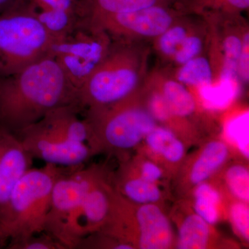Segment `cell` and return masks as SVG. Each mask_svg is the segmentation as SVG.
<instances>
[{"mask_svg":"<svg viewBox=\"0 0 249 249\" xmlns=\"http://www.w3.org/2000/svg\"><path fill=\"white\" fill-rule=\"evenodd\" d=\"M65 106L81 109L76 90L51 55L0 77V124L14 134Z\"/></svg>","mask_w":249,"mask_h":249,"instance_id":"1","label":"cell"},{"mask_svg":"<svg viewBox=\"0 0 249 249\" xmlns=\"http://www.w3.org/2000/svg\"><path fill=\"white\" fill-rule=\"evenodd\" d=\"M150 49L141 41L113 44L78 93L80 108L111 106L142 88L147 76Z\"/></svg>","mask_w":249,"mask_h":249,"instance_id":"2","label":"cell"},{"mask_svg":"<svg viewBox=\"0 0 249 249\" xmlns=\"http://www.w3.org/2000/svg\"><path fill=\"white\" fill-rule=\"evenodd\" d=\"M65 170L46 163L28 170L16 183L0 214V236L6 247L11 239L44 231L54 184Z\"/></svg>","mask_w":249,"mask_h":249,"instance_id":"3","label":"cell"},{"mask_svg":"<svg viewBox=\"0 0 249 249\" xmlns=\"http://www.w3.org/2000/svg\"><path fill=\"white\" fill-rule=\"evenodd\" d=\"M141 89L115 104L88 109L85 121L89 132L88 145L93 154L101 149L123 151L132 148L157 126L148 107L140 106Z\"/></svg>","mask_w":249,"mask_h":249,"instance_id":"4","label":"cell"},{"mask_svg":"<svg viewBox=\"0 0 249 249\" xmlns=\"http://www.w3.org/2000/svg\"><path fill=\"white\" fill-rule=\"evenodd\" d=\"M52 37L21 2L0 13V77L48 55Z\"/></svg>","mask_w":249,"mask_h":249,"instance_id":"5","label":"cell"},{"mask_svg":"<svg viewBox=\"0 0 249 249\" xmlns=\"http://www.w3.org/2000/svg\"><path fill=\"white\" fill-rule=\"evenodd\" d=\"M112 45V37L88 16L65 35L53 39L49 55L78 93Z\"/></svg>","mask_w":249,"mask_h":249,"instance_id":"6","label":"cell"},{"mask_svg":"<svg viewBox=\"0 0 249 249\" xmlns=\"http://www.w3.org/2000/svg\"><path fill=\"white\" fill-rule=\"evenodd\" d=\"M86 186L83 165L68 167L54 184L44 231L66 247L76 249L82 238L80 213Z\"/></svg>","mask_w":249,"mask_h":249,"instance_id":"7","label":"cell"},{"mask_svg":"<svg viewBox=\"0 0 249 249\" xmlns=\"http://www.w3.org/2000/svg\"><path fill=\"white\" fill-rule=\"evenodd\" d=\"M177 6H155L116 14H90L95 24L111 37L120 40L153 39L187 14Z\"/></svg>","mask_w":249,"mask_h":249,"instance_id":"8","label":"cell"},{"mask_svg":"<svg viewBox=\"0 0 249 249\" xmlns=\"http://www.w3.org/2000/svg\"><path fill=\"white\" fill-rule=\"evenodd\" d=\"M33 158L58 166L83 165L93 155L85 142H72L42 120L16 134Z\"/></svg>","mask_w":249,"mask_h":249,"instance_id":"9","label":"cell"},{"mask_svg":"<svg viewBox=\"0 0 249 249\" xmlns=\"http://www.w3.org/2000/svg\"><path fill=\"white\" fill-rule=\"evenodd\" d=\"M86 186L80 213L82 237L101 230L107 222L113 207L114 193L96 168H86Z\"/></svg>","mask_w":249,"mask_h":249,"instance_id":"10","label":"cell"},{"mask_svg":"<svg viewBox=\"0 0 249 249\" xmlns=\"http://www.w3.org/2000/svg\"><path fill=\"white\" fill-rule=\"evenodd\" d=\"M33 159L18 136L0 124V214L16 183L30 169Z\"/></svg>","mask_w":249,"mask_h":249,"instance_id":"11","label":"cell"},{"mask_svg":"<svg viewBox=\"0 0 249 249\" xmlns=\"http://www.w3.org/2000/svg\"><path fill=\"white\" fill-rule=\"evenodd\" d=\"M139 247L142 249H165L171 245V226L168 218L155 204L142 205L136 213Z\"/></svg>","mask_w":249,"mask_h":249,"instance_id":"12","label":"cell"},{"mask_svg":"<svg viewBox=\"0 0 249 249\" xmlns=\"http://www.w3.org/2000/svg\"><path fill=\"white\" fill-rule=\"evenodd\" d=\"M145 83L163 98L172 116L186 118L196 111V103L194 96L178 80L162 72L156 71L147 74Z\"/></svg>","mask_w":249,"mask_h":249,"instance_id":"13","label":"cell"},{"mask_svg":"<svg viewBox=\"0 0 249 249\" xmlns=\"http://www.w3.org/2000/svg\"><path fill=\"white\" fill-rule=\"evenodd\" d=\"M229 150L224 142H210L203 149L192 167L190 180L193 184L205 182L227 160Z\"/></svg>","mask_w":249,"mask_h":249,"instance_id":"14","label":"cell"},{"mask_svg":"<svg viewBox=\"0 0 249 249\" xmlns=\"http://www.w3.org/2000/svg\"><path fill=\"white\" fill-rule=\"evenodd\" d=\"M90 14L132 12L155 6H177L178 0H82ZM89 14V15H90Z\"/></svg>","mask_w":249,"mask_h":249,"instance_id":"15","label":"cell"},{"mask_svg":"<svg viewBox=\"0 0 249 249\" xmlns=\"http://www.w3.org/2000/svg\"><path fill=\"white\" fill-rule=\"evenodd\" d=\"M145 139L152 152L161 155L170 163H178L184 155L183 142L169 129L157 125Z\"/></svg>","mask_w":249,"mask_h":249,"instance_id":"16","label":"cell"},{"mask_svg":"<svg viewBox=\"0 0 249 249\" xmlns=\"http://www.w3.org/2000/svg\"><path fill=\"white\" fill-rule=\"evenodd\" d=\"M178 6L190 14H242L249 8V0H178Z\"/></svg>","mask_w":249,"mask_h":249,"instance_id":"17","label":"cell"},{"mask_svg":"<svg viewBox=\"0 0 249 249\" xmlns=\"http://www.w3.org/2000/svg\"><path fill=\"white\" fill-rule=\"evenodd\" d=\"M210 238V225L198 214H192L185 218L178 231V248L204 249Z\"/></svg>","mask_w":249,"mask_h":249,"instance_id":"18","label":"cell"},{"mask_svg":"<svg viewBox=\"0 0 249 249\" xmlns=\"http://www.w3.org/2000/svg\"><path fill=\"white\" fill-rule=\"evenodd\" d=\"M214 78L209 57L200 55L178 67L175 79L185 86L203 88L212 84Z\"/></svg>","mask_w":249,"mask_h":249,"instance_id":"19","label":"cell"},{"mask_svg":"<svg viewBox=\"0 0 249 249\" xmlns=\"http://www.w3.org/2000/svg\"><path fill=\"white\" fill-rule=\"evenodd\" d=\"M188 15H183L155 39V48L162 58L171 60L175 52L196 24L190 20Z\"/></svg>","mask_w":249,"mask_h":249,"instance_id":"20","label":"cell"},{"mask_svg":"<svg viewBox=\"0 0 249 249\" xmlns=\"http://www.w3.org/2000/svg\"><path fill=\"white\" fill-rule=\"evenodd\" d=\"M203 22L202 24H195L178 51L175 52L171 60L177 66H181L192 59L201 55L204 52L207 44L208 28L204 19Z\"/></svg>","mask_w":249,"mask_h":249,"instance_id":"21","label":"cell"},{"mask_svg":"<svg viewBox=\"0 0 249 249\" xmlns=\"http://www.w3.org/2000/svg\"><path fill=\"white\" fill-rule=\"evenodd\" d=\"M219 202L220 195L215 188L205 182L196 185L194 209L196 214L209 225H213L219 220L218 206Z\"/></svg>","mask_w":249,"mask_h":249,"instance_id":"22","label":"cell"},{"mask_svg":"<svg viewBox=\"0 0 249 249\" xmlns=\"http://www.w3.org/2000/svg\"><path fill=\"white\" fill-rule=\"evenodd\" d=\"M121 189L127 199L137 204H155L160 198V191L156 183L141 178L129 177L123 178Z\"/></svg>","mask_w":249,"mask_h":249,"instance_id":"23","label":"cell"},{"mask_svg":"<svg viewBox=\"0 0 249 249\" xmlns=\"http://www.w3.org/2000/svg\"><path fill=\"white\" fill-rule=\"evenodd\" d=\"M31 9L67 11L81 17L89 16V10L82 0H19Z\"/></svg>","mask_w":249,"mask_h":249,"instance_id":"24","label":"cell"},{"mask_svg":"<svg viewBox=\"0 0 249 249\" xmlns=\"http://www.w3.org/2000/svg\"><path fill=\"white\" fill-rule=\"evenodd\" d=\"M9 249H67L61 242L45 231L9 240Z\"/></svg>","mask_w":249,"mask_h":249,"instance_id":"25","label":"cell"},{"mask_svg":"<svg viewBox=\"0 0 249 249\" xmlns=\"http://www.w3.org/2000/svg\"><path fill=\"white\" fill-rule=\"evenodd\" d=\"M226 179L230 191L236 198L242 201L249 200V170L243 165H235L227 170Z\"/></svg>","mask_w":249,"mask_h":249,"instance_id":"26","label":"cell"},{"mask_svg":"<svg viewBox=\"0 0 249 249\" xmlns=\"http://www.w3.org/2000/svg\"><path fill=\"white\" fill-rule=\"evenodd\" d=\"M228 137L233 142L242 155L249 158V140L248 119H239L229 126Z\"/></svg>","mask_w":249,"mask_h":249,"instance_id":"27","label":"cell"},{"mask_svg":"<svg viewBox=\"0 0 249 249\" xmlns=\"http://www.w3.org/2000/svg\"><path fill=\"white\" fill-rule=\"evenodd\" d=\"M230 218L234 229L245 240L249 237V211L245 202H237L230 209Z\"/></svg>","mask_w":249,"mask_h":249,"instance_id":"28","label":"cell"},{"mask_svg":"<svg viewBox=\"0 0 249 249\" xmlns=\"http://www.w3.org/2000/svg\"><path fill=\"white\" fill-rule=\"evenodd\" d=\"M237 78L242 83H249V31L246 32L244 36L243 44L239 59L237 67Z\"/></svg>","mask_w":249,"mask_h":249,"instance_id":"29","label":"cell"},{"mask_svg":"<svg viewBox=\"0 0 249 249\" xmlns=\"http://www.w3.org/2000/svg\"><path fill=\"white\" fill-rule=\"evenodd\" d=\"M139 178L152 183H157L161 178L162 170L160 166L151 161L142 163Z\"/></svg>","mask_w":249,"mask_h":249,"instance_id":"30","label":"cell"},{"mask_svg":"<svg viewBox=\"0 0 249 249\" xmlns=\"http://www.w3.org/2000/svg\"><path fill=\"white\" fill-rule=\"evenodd\" d=\"M19 0H0V13L9 9Z\"/></svg>","mask_w":249,"mask_h":249,"instance_id":"31","label":"cell"},{"mask_svg":"<svg viewBox=\"0 0 249 249\" xmlns=\"http://www.w3.org/2000/svg\"><path fill=\"white\" fill-rule=\"evenodd\" d=\"M4 247H6V245H5L2 241V239H1V236H0V249L4 248Z\"/></svg>","mask_w":249,"mask_h":249,"instance_id":"32","label":"cell"}]
</instances>
